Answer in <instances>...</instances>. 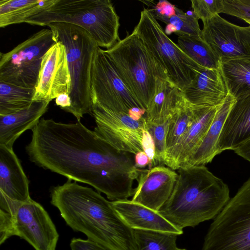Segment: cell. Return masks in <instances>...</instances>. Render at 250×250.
<instances>
[{
  "label": "cell",
  "mask_w": 250,
  "mask_h": 250,
  "mask_svg": "<svg viewBox=\"0 0 250 250\" xmlns=\"http://www.w3.org/2000/svg\"><path fill=\"white\" fill-rule=\"evenodd\" d=\"M250 140V94L235 99L219 139L220 153L235 150Z\"/></svg>",
  "instance_id": "d6986e66"
},
{
  "label": "cell",
  "mask_w": 250,
  "mask_h": 250,
  "mask_svg": "<svg viewBox=\"0 0 250 250\" xmlns=\"http://www.w3.org/2000/svg\"><path fill=\"white\" fill-rule=\"evenodd\" d=\"M142 146L143 151L146 153L149 159V168L155 167V144L151 134L146 129H144L143 132Z\"/></svg>",
  "instance_id": "e575fe53"
},
{
  "label": "cell",
  "mask_w": 250,
  "mask_h": 250,
  "mask_svg": "<svg viewBox=\"0 0 250 250\" xmlns=\"http://www.w3.org/2000/svg\"><path fill=\"white\" fill-rule=\"evenodd\" d=\"M228 93L235 99L250 94V57L220 62Z\"/></svg>",
  "instance_id": "d4e9b609"
},
{
  "label": "cell",
  "mask_w": 250,
  "mask_h": 250,
  "mask_svg": "<svg viewBox=\"0 0 250 250\" xmlns=\"http://www.w3.org/2000/svg\"><path fill=\"white\" fill-rule=\"evenodd\" d=\"M179 250H186L185 249H179Z\"/></svg>",
  "instance_id": "60d3db41"
},
{
  "label": "cell",
  "mask_w": 250,
  "mask_h": 250,
  "mask_svg": "<svg viewBox=\"0 0 250 250\" xmlns=\"http://www.w3.org/2000/svg\"><path fill=\"white\" fill-rule=\"evenodd\" d=\"M57 0H0V27L26 22L53 5Z\"/></svg>",
  "instance_id": "cb8c5ba5"
},
{
  "label": "cell",
  "mask_w": 250,
  "mask_h": 250,
  "mask_svg": "<svg viewBox=\"0 0 250 250\" xmlns=\"http://www.w3.org/2000/svg\"><path fill=\"white\" fill-rule=\"evenodd\" d=\"M50 102L33 101L28 108L0 115V145L13 148L15 141L24 131L32 129L47 111Z\"/></svg>",
  "instance_id": "44dd1931"
},
{
  "label": "cell",
  "mask_w": 250,
  "mask_h": 250,
  "mask_svg": "<svg viewBox=\"0 0 250 250\" xmlns=\"http://www.w3.org/2000/svg\"><path fill=\"white\" fill-rule=\"evenodd\" d=\"M30 198L28 180L13 148L0 145V212L12 216Z\"/></svg>",
  "instance_id": "9a60e30c"
},
{
  "label": "cell",
  "mask_w": 250,
  "mask_h": 250,
  "mask_svg": "<svg viewBox=\"0 0 250 250\" xmlns=\"http://www.w3.org/2000/svg\"><path fill=\"white\" fill-rule=\"evenodd\" d=\"M91 114L96 125L94 131L115 148L134 155L143 151L145 116L135 120L128 114L113 112L96 104H91Z\"/></svg>",
  "instance_id": "7c38bea8"
},
{
  "label": "cell",
  "mask_w": 250,
  "mask_h": 250,
  "mask_svg": "<svg viewBox=\"0 0 250 250\" xmlns=\"http://www.w3.org/2000/svg\"><path fill=\"white\" fill-rule=\"evenodd\" d=\"M56 104L64 111L71 105V101L69 94L66 93L61 94L55 99Z\"/></svg>",
  "instance_id": "74e56055"
},
{
  "label": "cell",
  "mask_w": 250,
  "mask_h": 250,
  "mask_svg": "<svg viewBox=\"0 0 250 250\" xmlns=\"http://www.w3.org/2000/svg\"><path fill=\"white\" fill-rule=\"evenodd\" d=\"M176 7L165 0H160L151 10L157 20L163 21L176 13Z\"/></svg>",
  "instance_id": "836d02e7"
},
{
  "label": "cell",
  "mask_w": 250,
  "mask_h": 250,
  "mask_svg": "<svg viewBox=\"0 0 250 250\" xmlns=\"http://www.w3.org/2000/svg\"><path fill=\"white\" fill-rule=\"evenodd\" d=\"M115 210L132 229L168 232L181 235L183 230L175 228L156 211L127 199L111 202Z\"/></svg>",
  "instance_id": "ffe728a7"
},
{
  "label": "cell",
  "mask_w": 250,
  "mask_h": 250,
  "mask_svg": "<svg viewBox=\"0 0 250 250\" xmlns=\"http://www.w3.org/2000/svg\"><path fill=\"white\" fill-rule=\"evenodd\" d=\"M178 170L172 192L158 212L180 230L213 220L230 199L228 185L205 166Z\"/></svg>",
  "instance_id": "3957f363"
},
{
  "label": "cell",
  "mask_w": 250,
  "mask_h": 250,
  "mask_svg": "<svg viewBox=\"0 0 250 250\" xmlns=\"http://www.w3.org/2000/svg\"><path fill=\"white\" fill-rule=\"evenodd\" d=\"M235 99L228 93L223 103L217 107L214 119L206 135L184 167L205 166L210 163L215 156L220 154L218 146L219 137L226 119Z\"/></svg>",
  "instance_id": "603a6c76"
},
{
  "label": "cell",
  "mask_w": 250,
  "mask_h": 250,
  "mask_svg": "<svg viewBox=\"0 0 250 250\" xmlns=\"http://www.w3.org/2000/svg\"><path fill=\"white\" fill-rule=\"evenodd\" d=\"M177 39L180 48L199 65L208 69L219 68V58L202 37L179 36Z\"/></svg>",
  "instance_id": "484cf974"
},
{
  "label": "cell",
  "mask_w": 250,
  "mask_h": 250,
  "mask_svg": "<svg viewBox=\"0 0 250 250\" xmlns=\"http://www.w3.org/2000/svg\"><path fill=\"white\" fill-rule=\"evenodd\" d=\"M90 95L91 104L110 111L127 114L135 120L146 113L122 81L105 49L99 46L92 63Z\"/></svg>",
  "instance_id": "9c48e42d"
},
{
  "label": "cell",
  "mask_w": 250,
  "mask_h": 250,
  "mask_svg": "<svg viewBox=\"0 0 250 250\" xmlns=\"http://www.w3.org/2000/svg\"><path fill=\"white\" fill-rule=\"evenodd\" d=\"M182 90L186 101L193 107H217L229 93L219 68H200Z\"/></svg>",
  "instance_id": "e0dca14e"
},
{
  "label": "cell",
  "mask_w": 250,
  "mask_h": 250,
  "mask_svg": "<svg viewBox=\"0 0 250 250\" xmlns=\"http://www.w3.org/2000/svg\"><path fill=\"white\" fill-rule=\"evenodd\" d=\"M168 121L169 119L159 124L146 121V129L151 134L155 144V166L165 165L167 154L166 137Z\"/></svg>",
  "instance_id": "4dcf8cb0"
},
{
  "label": "cell",
  "mask_w": 250,
  "mask_h": 250,
  "mask_svg": "<svg viewBox=\"0 0 250 250\" xmlns=\"http://www.w3.org/2000/svg\"><path fill=\"white\" fill-rule=\"evenodd\" d=\"M177 177L174 170L164 166L143 169L131 201L158 211L170 196Z\"/></svg>",
  "instance_id": "2e32d148"
},
{
  "label": "cell",
  "mask_w": 250,
  "mask_h": 250,
  "mask_svg": "<svg viewBox=\"0 0 250 250\" xmlns=\"http://www.w3.org/2000/svg\"><path fill=\"white\" fill-rule=\"evenodd\" d=\"M192 107L194 112L192 122L165 162V165L174 170L185 167L200 145L214 119L218 106Z\"/></svg>",
  "instance_id": "ac0fdd59"
},
{
  "label": "cell",
  "mask_w": 250,
  "mask_h": 250,
  "mask_svg": "<svg viewBox=\"0 0 250 250\" xmlns=\"http://www.w3.org/2000/svg\"><path fill=\"white\" fill-rule=\"evenodd\" d=\"M132 33L143 41L167 72L169 80L181 89L190 83L195 72L203 68L189 58L166 34L151 9L141 12Z\"/></svg>",
  "instance_id": "52a82bcc"
},
{
  "label": "cell",
  "mask_w": 250,
  "mask_h": 250,
  "mask_svg": "<svg viewBox=\"0 0 250 250\" xmlns=\"http://www.w3.org/2000/svg\"><path fill=\"white\" fill-rule=\"evenodd\" d=\"M137 250H179L177 235L144 229H133Z\"/></svg>",
  "instance_id": "f1b7e54d"
},
{
  "label": "cell",
  "mask_w": 250,
  "mask_h": 250,
  "mask_svg": "<svg viewBox=\"0 0 250 250\" xmlns=\"http://www.w3.org/2000/svg\"><path fill=\"white\" fill-rule=\"evenodd\" d=\"M193 115V107L187 102L169 119L166 137L167 154L166 160L179 144L191 125Z\"/></svg>",
  "instance_id": "83f0119b"
},
{
  "label": "cell",
  "mask_w": 250,
  "mask_h": 250,
  "mask_svg": "<svg viewBox=\"0 0 250 250\" xmlns=\"http://www.w3.org/2000/svg\"><path fill=\"white\" fill-rule=\"evenodd\" d=\"M119 19L109 0H57L25 23L40 26L54 22L76 25L86 31L99 47L108 49L120 40Z\"/></svg>",
  "instance_id": "277c9868"
},
{
  "label": "cell",
  "mask_w": 250,
  "mask_h": 250,
  "mask_svg": "<svg viewBox=\"0 0 250 250\" xmlns=\"http://www.w3.org/2000/svg\"><path fill=\"white\" fill-rule=\"evenodd\" d=\"M244 3L250 5V0H241Z\"/></svg>",
  "instance_id": "ab89813d"
},
{
  "label": "cell",
  "mask_w": 250,
  "mask_h": 250,
  "mask_svg": "<svg viewBox=\"0 0 250 250\" xmlns=\"http://www.w3.org/2000/svg\"><path fill=\"white\" fill-rule=\"evenodd\" d=\"M201 250H250V178L213 219Z\"/></svg>",
  "instance_id": "ba28073f"
},
{
  "label": "cell",
  "mask_w": 250,
  "mask_h": 250,
  "mask_svg": "<svg viewBox=\"0 0 250 250\" xmlns=\"http://www.w3.org/2000/svg\"><path fill=\"white\" fill-rule=\"evenodd\" d=\"M51 203L74 231L110 250H137L133 229L100 192L69 180L55 187Z\"/></svg>",
  "instance_id": "7a4b0ae2"
},
{
  "label": "cell",
  "mask_w": 250,
  "mask_h": 250,
  "mask_svg": "<svg viewBox=\"0 0 250 250\" xmlns=\"http://www.w3.org/2000/svg\"><path fill=\"white\" fill-rule=\"evenodd\" d=\"M186 103L182 89L169 79H158L155 95L145 118L147 122L162 124Z\"/></svg>",
  "instance_id": "7402d4cb"
},
{
  "label": "cell",
  "mask_w": 250,
  "mask_h": 250,
  "mask_svg": "<svg viewBox=\"0 0 250 250\" xmlns=\"http://www.w3.org/2000/svg\"><path fill=\"white\" fill-rule=\"evenodd\" d=\"M13 236L25 240L35 250H56L59 237L48 212L31 198L12 216L0 212V244Z\"/></svg>",
  "instance_id": "8fae6325"
},
{
  "label": "cell",
  "mask_w": 250,
  "mask_h": 250,
  "mask_svg": "<svg viewBox=\"0 0 250 250\" xmlns=\"http://www.w3.org/2000/svg\"><path fill=\"white\" fill-rule=\"evenodd\" d=\"M35 88L17 86L0 82V115L19 112L33 102Z\"/></svg>",
  "instance_id": "4316f807"
},
{
  "label": "cell",
  "mask_w": 250,
  "mask_h": 250,
  "mask_svg": "<svg viewBox=\"0 0 250 250\" xmlns=\"http://www.w3.org/2000/svg\"><path fill=\"white\" fill-rule=\"evenodd\" d=\"M225 13L239 18L250 25V5L241 0H223Z\"/></svg>",
  "instance_id": "d6a6232c"
},
{
  "label": "cell",
  "mask_w": 250,
  "mask_h": 250,
  "mask_svg": "<svg viewBox=\"0 0 250 250\" xmlns=\"http://www.w3.org/2000/svg\"><path fill=\"white\" fill-rule=\"evenodd\" d=\"M167 24L165 32L167 35L174 33L179 36H193L202 37L198 19L193 11L184 12L176 8V13L163 21Z\"/></svg>",
  "instance_id": "f546056e"
},
{
  "label": "cell",
  "mask_w": 250,
  "mask_h": 250,
  "mask_svg": "<svg viewBox=\"0 0 250 250\" xmlns=\"http://www.w3.org/2000/svg\"><path fill=\"white\" fill-rule=\"evenodd\" d=\"M134 160L135 166L138 168L141 169L149 164V159L143 151L138 152L135 155Z\"/></svg>",
  "instance_id": "8d00e7d4"
},
{
  "label": "cell",
  "mask_w": 250,
  "mask_h": 250,
  "mask_svg": "<svg viewBox=\"0 0 250 250\" xmlns=\"http://www.w3.org/2000/svg\"><path fill=\"white\" fill-rule=\"evenodd\" d=\"M57 42L50 29L34 33L11 51L0 53V82L35 88L42 58Z\"/></svg>",
  "instance_id": "30bf717a"
},
{
  "label": "cell",
  "mask_w": 250,
  "mask_h": 250,
  "mask_svg": "<svg viewBox=\"0 0 250 250\" xmlns=\"http://www.w3.org/2000/svg\"><path fill=\"white\" fill-rule=\"evenodd\" d=\"M71 88L66 48L57 41L42 58L33 100L50 102L61 94L69 95Z\"/></svg>",
  "instance_id": "5bb4252c"
},
{
  "label": "cell",
  "mask_w": 250,
  "mask_h": 250,
  "mask_svg": "<svg viewBox=\"0 0 250 250\" xmlns=\"http://www.w3.org/2000/svg\"><path fill=\"white\" fill-rule=\"evenodd\" d=\"M201 31L220 62L250 57V25H237L217 14L203 22Z\"/></svg>",
  "instance_id": "4fadbf2b"
},
{
  "label": "cell",
  "mask_w": 250,
  "mask_h": 250,
  "mask_svg": "<svg viewBox=\"0 0 250 250\" xmlns=\"http://www.w3.org/2000/svg\"><path fill=\"white\" fill-rule=\"evenodd\" d=\"M191 3L193 12L203 22L222 13L224 8L223 0H192Z\"/></svg>",
  "instance_id": "1f68e13d"
},
{
  "label": "cell",
  "mask_w": 250,
  "mask_h": 250,
  "mask_svg": "<svg viewBox=\"0 0 250 250\" xmlns=\"http://www.w3.org/2000/svg\"><path fill=\"white\" fill-rule=\"evenodd\" d=\"M234 152L250 163V140L235 149Z\"/></svg>",
  "instance_id": "f35d334b"
},
{
  "label": "cell",
  "mask_w": 250,
  "mask_h": 250,
  "mask_svg": "<svg viewBox=\"0 0 250 250\" xmlns=\"http://www.w3.org/2000/svg\"><path fill=\"white\" fill-rule=\"evenodd\" d=\"M122 81L146 111L155 95L158 79L168 76L141 39L133 33L105 49Z\"/></svg>",
  "instance_id": "5b68a950"
},
{
  "label": "cell",
  "mask_w": 250,
  "mask_h": 250,
  "mask_svg": "<svg viewBox=\"0 0 250 250\" xmlns=\"http://www.w3.org/2000/svg\"><path fill=\"white\" fill-rule=\"evenodd\" d=\"M71 250H110L104 246L88 239L73 238L70 242Z\"/></svg>",
  "instance_id": "d590c367"
},
{
  "label": "cell",
  "mask_w": 250,
  "mask_h": 250,
  "mask_svg": "<svg viewBox=\"0 0 250 250\" xmlns=\"http://www.w3.org/2000/svg\"><path fill=\"white\" fill-rule=\"evenodd\" d=\"M47 26L56 41L61 42L66 48L71 79L69 95L71 105L66 111L73 114L79 122L84 114L91 113V69L98 46L86 31L76 25L54 22Z\"/></svg>",
  "instance_id": "8992f818"
},
{
  "label": "cell",
  "mask_w": 250,
  "mask_h": 250,
  "mask_svg": "<svg viewBox=\"0 0 250 250\" xmlns=\"http://www.w3.org/2000/svg\"><path fill=\"white\" fill-rule=\"evenodd\" d=\"M26 149L30 160L69 180L86 184L113 201L132 196L142 169L132 154L119 151L80 121L41 119Z\"/></svg>",
  "instance_id": "6da1fadb"
}]
</instances>
